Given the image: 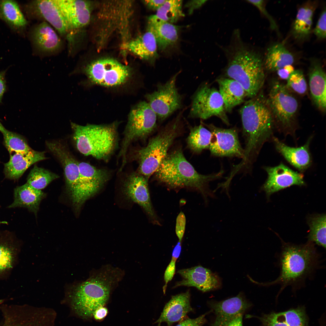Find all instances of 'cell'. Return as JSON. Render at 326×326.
Masks as SVG:
<instances>
[{
    "label": "cell",
    "mask_w": 326,
    "mask_h": 326,
    "mask_svg": "<svg viewBox=\"0 0 326 326\" xmlns=\"http://www.w3.org/2000/svg\"><path fill=\"white\" fill-rule=\"evenodd\" d=\"M222 170L208 175L198 173L185 158L181 148L168 152L154 173L159 182L173 189L192 188L200 192L206 203L208 197H216L210 190L209 184L220 178L223 174Z\"/></svg>",
    "instance_id": "6da1fadb"
},
{
    "label": "cell",
    "mask_w": 326,
    "mask_h": 326,
    "mask_svg": "<svg viewBox=\"0 0 326 326\" xmlns=\"http://www.w3.org/2000/svg\"><path fill=\"white\" fill-rule=\"evenodd\" d=\"M240 113L245 147L242 160L239 164L242 168H249L264 143L271 136L272 115L267 101L257 95L245 103Z\"/></svg>",
    "instance_id": "7a4b0ae2"
},
{
    "label": "cell",
    "mask_w": 326,
    "mask_h": 326,
    "mask_svg": "<svg viewBox=\"0 0 326 326\" xmlns=\"http://www.w3.org/2000/svg\"><path fill=\"white\" fill-rule=\"evenodd\" d=\"M319 256L315 244L308 241L300 245L283 242L280 255V274L275 280L263 284H280L277 296L287 286L300 287L318 267Z\"/></svg>",
    "instance_id": "3957f363"
},
{
    "label": "cell",
    "mask_w": 326,
    "mask_h": 326,
    "mask_svg": "<svg viewBox=\"0 0 326 326\" xmlns=\"http://www.w3.org/2000/svg\"><path fill=\"white\" fill-rule=\"evenodd\" d=\"M236 32L232 44L226 50L229 57L226 73L229 78L240 84L247 97L251 98L257 95L264 82L263 62L260 55L244 43Z\"/></svg>",
    "instance_id": "277c9868"
},
{
    "label": "cell",
    "mask_w": 326,
    "mask_h": 326,
    "mask_svg": "<svg viewBox=\"0 0 326 326\" xmlns=\"http://www.w3.org/2000/svg\"><path fill=\"white\" fill-rule=\"evenodd\" d=\"M122 273L118 268L108 267L76 286L71 294L72 305L76 313L83 318L92 317L97 309L106 304Z\"/></svg>",
    "instance_id": "5b68a950"
},
{
    "label": "cell",
    "mask_w": 326,
    "mask_h": 326,
    "mask_svg": "<svg viewBox=\"0 0 326 326\" xmlns=\"http://www.w3.org/2000/svg\"><path fill=\"white\" fill-rule=\"evenodd\" d=\"M73 138L82 154L107 161L117 147V124H88L82 126L71 123Z\"/></svg>",
    "instance_id": "8992f818"
},
{
    "label": "cell",
    "mask_w": 326,
    "mask_h": 326,
    "mask_svg": "<svg viewBox=\"0 0 326 326\" xmlns=\"http://www.w3.org/2000/svg\"><path fill=\"white\" fill-rule=\"evenodd\" d=\"M183 111L151 138L146 146L138 149L135 152L139 164L137 172L147 179L155 173L174 140L181 133Z\"/></svg>",
    "instance_id": "52a82bcc"
},
{
    "label": "cell",
    "mask_w": 326,
    "mask_h": 326,
    "mask_svg": "<svg viewBox=\"0 0 326 326\" xmlns=\"http://www.w3.org/2000/svg\"><path fill=\"white\" fill-rule=\"evenodd\" d=\"M81 73L86 76L89 82L108 87L123 85L132 74L128 66L108 58L94 61L85 65H78L70 75Z\"/></svg>",
    "instance_id": "ba28073f"
},
{
    "label": "cell",
    "mask_w": 326,
    "mask_h": 326,
    "mask_svg": "<svg viewBox=\"0 0 326 326\" xmlns=\"http://www.w3.org/2000/svg\"><path fill=\"white\" fill-rule=\"evenodd\" d=\"M157 115L147 102H139L131 110L124 130V136L118 158L122 159L120 168L123 169L126 162L128 148L133 142L145 139L157 128Z\"/></svg>",
    "instance_id": "9c48e42d"
},
{
    "label": "cell",
    "mask_w": 326,
    "mask_h": 326,
    "mask_svg": "<svg viewBox=\"0 0 326 326\" xmlns=\"http://www.w3.org/2000/svg\"><path fill=\"white\" fill-rule=\"evenodd\" d=\"M226 112L219 91L207 84L199 87L192 97L189 114L191 118L206 120L216 116L229 125Z\"/></svg>",
    "instance_id": "30bf717a"
},
{
    "label": "cell",
    "mask_w": 326,
    "mask_h": 326,
    "mask_svg": "<svg viewBox=\"0 0 326 326\" xmlns=\"http://www.w3.org/2000/svg\"><path fill=\"white\" fill-rule=\"evenodd\" d=\"M180 72L173 75L165 83H158L155 90L145 96L159 122H162L182 107V97L176 85Z\"/></svg>",
    "instance_id": "8fae6325"
},
{
    "label": "cell",
    "mask_w": 326,
    "mask_h": 326,
    "mask_svg": "<svg viewBox=\"0 0 326 326\" xmlns=\"http://www.w3.org/2000/svg\"><path fill=\"white\" fill-rule=\"evenodd\" d=\"M267 101L272 115L282 125L290 126L297 112L298 103L286 86L278 81L273 82Z\"/></svg>",
    "instance_id": "7c38bea8"
},
{
    "label": "cell",
    "mask_w": 326,
    "mask_h": 326,
    "mask_svg": "<svg viewBox=\"0 0 326 326\" xmlns=\"http://www.w3.org/2000/svg\"><path fill=\"white\" fill-rule=\"evenodd\" d=\"M79 177L77 200L75 208L79 209L85 202L95 195L108 180L109 172L84 162L78 163Z\"/></svg>",
    "instance_id": "4fadbf2b"
},
{
    "label": "cell",
    "mask_w": 326,
    "mask_h": 326,
    "mask_svg": "<svg viewBox=\"0 0 326 326\" xmlns=\"http://www.w3.org/2000/svg\"><path fill=\"white\" fill-rule=\"evenodd\" d=\"M206 126L212 135L209 149L211 155L218 157L243 158L244 149L240 144L236 128H222L212 124Z\"/></svg>",
    "instance_id": "5bb4252c"
},
{
    "label": "cell",
    "mask_w": 326,
    "mask_h": 326,
    "mask_svg": "<svg viewBox=\"0 0 326 326\" xmlns=\"http://www.w3.org/2000/svg\"><path fill=\"white\" fill-rule=\"evenodd\" d=\"M148 180L138 172L132 173L124 181L123 193L128 198L143 208L153 223L159 225L151 202Z\"/></svg>",
    "instance_id": "9a60e30c"
},
{
    "label": "cell",
    "mask_w": 326,
    "mask_h": 326,
    "mask_svg": "<svg viewBox=\"0 0 326 326\" xmlns=\"http://www.w3.org/2000/svg\"><path fill=\"white\" fill-rule=\"evenodd\" d=\"M24 9L30 18L43 19L61 35H68L70 31L56 0L32 1L25 5Z\"/></svg>",
    "instance_id": "2e32d148"
},
{
    "label": "cell",
    "mask_w": 326,
    "mask_h": 326,
    "mask_svg": "<svg viewBox=\"0 0 326 326\" xmlns=\"http://www.w3.org/2000/svg\"><path fill=\"white\" fill-rule=\"evenodd\" d=\"M46 143L50 150L57 158L62 166L68 193L75 207L78 197L79 177L78 162L60 143L48 142Z\"/></svg>",
    "instance_id": "e0dca14e"
},
{
    "label": "cell",
    "mask_w": 326,
    "mask_h": 326,
    "mask_svg": "<svg viewBox=\"0 0 326 326\" xmlns=\"http://www.w3.org/2000/svg\"><path fill=\"white\" fill-rule=\"evenodd\" d=\"M267 179L262 186L267 196L280 190L293 185H304L303 176L295 171L283 163L274 167H265Z\"/></svg>",
    "instance_id": "ac0fdd59"
},
{
    "label": "cell",
    "mask_w": 326,
    "mask_h": 326,
    "mask_svg": "<svg viewBox=\"0 0 326 326\" xmlns=\"http://www.w3.org/2000/svg\"><path fill=\"white\" fill-rule=\"evenodd\" d=\"M177 273L182 279L176 283L174 288L182 286H193L206 292L218 289L222 286L221 280L217 275L201 266L181 269Z\"/></svg>",
    "instance_id": "d6986e66"
},
{
    "label": "cell",
    "mask_w": 326,
    "mask_h": 326,
    "mask_svg": "<svg viewBox=\"0 0 326 326\" xmlns=\"http://www.w3.org/2000/svg\"><path fill=\"white\" fill-rule=\"evenodd\" d=\"M70 31L82 28L89 22L91 7L89 2L81 0H56Z\"/></svg>",
    "instance_id": "ffe728a7"
},
{
    "label": "cell",
    "mask_w": 326,
    "mask_h": 326,
    "mask_svg": "<svg viewBox=\"0 0 326 326\" xmlns=\"http://www.w3.org/2000/svg\"><path fill=\"white\" fill-rule=\"evenodd\" d=\"M193 311L190 304V294L189 290L172 296L166 304L160 317L155 323L160 325L165 322L168 326L174 323L180 322L188 313Z\"/></svg>",
    "instance_id": "44dd1931"
},
{
    "label": "cell",
    "mask_w": 326,
    "mask_h": 326,
    "mask_svg": "<svg viewBox=\"0 0 326 326\" xmlns=\"http://www.w3.org/2000/svg\"><path fill=\"white\" fill-rule=\"evenodd\" d=\"M4 311L0 326H45L43 316L38 309L28 307H9Z\"/></svg>",
    "instance_id": "7402d4cb"
},
{
    "label": "cell",
    "mask_w": 326,
    "mask_h": 326,
    "mask_svg": "<svg viewBox=\"0 0 326 326\" xmlns=\"http://www.w3.org/2000/svg\"><path fill=\"white\" fill-rule=\"evenodd\" d=\"M30 37L34 47L41 53H54L61 47L60 39L50 25L45 21L34 27Z\"/></svg>",
    "instance_id": "603a6c76"
},
{
    "label": "cell",
    "mask_w": 326,
    "mask_h": 326,
    "mask_svg": "<svg viewBox=\"0 0 326 326\" xmlns=\"http://www.w3.org/2000/svg\"><path fill=\"white\" fill-rule=\"evenodd\" d=\"M210 306L216 315L214 321L221 322L243 313L251 306L243 292L236 296L221 301L211 302Z\"/></svg>",
    "instance_id": "cb8c5ba5"
},
{
    "label": "cell",
    "mask_w": 326,
    "mask_h": 326,
    "mask_svg": "<svg viewBox=\"0 0 326 326\" xmlns=\"http://www.w3.org/2000/svg\"><path fill=\"white\" fill-rule=\"evenodd\" d=\"M46 158L44 152L33 149L27 154L14 153L10 155L9 161L5 164V175L9 179H18L32 165Z\"/></svg>",
    "instance_id": "d4e9b609"
},
{
    "label": "cell",
    "mask_w": 326,
    "mask_h": 326,
    "mask_svg": "<svg viewBox=\"0 0 326 326\" xmlns=\"http://www.w3.org/2000/svg\"><path fill=\"white\" fill-rule=\"evenodd\" d=\"M147 29L153 33L157 47L161 51L173 45L178 39V27L158 18L155 15L149 18Z\"/></svg>",
    "instance_id": "484cf974"
},
{
    "label": "cell",
    "mask_w": 326,
    "mask_h": 326,
    "mask_svg": "<svg viewBox=\"0 0 326 326\" xmlns=\"http://www.w3.org/2000/svg\"><path fill=\"white\" fill-rule=\"evenodd\" d=\"M326 76L325 72L318 61L311 62L309 74V85L312 100L322 111L326 107Z\"/></svg>",
    "instance_id": "4316f807"
},
{
    "label": "cell",
    "mask_w": 326,
    "mask_h": 326,
    "mask_svg": "<svg viewBox=\"0 0 326 326\" xmlns=\"http://www.w3.org/2000/svg\"><path fill=\"white\" fill-rule=\"evenodd\" d=\"M123 46L129 52L152 63L158 56L155 38L148 29L143 34L124 43Z\"/></svg>",
    "instance_id": "83f0119b"
},
{
    "label": "cell",
    "mask_w": 326,
    "mask_h": 326,
    "mask_svg": "<svg viewBox=\"0 0 326 326\" xmlns=\"http://www.w3.org/2000/svg\"><path fill=\"white\" fill-rule=\"evenodd\" d=\"M273 140L276 149L294 167L303 171L310 166L311 163L310 139L303 146L297 148L289 146L276 138H273Z\"/></svg>",
    "instance_id": "f1b7e54d"
},
{
    "label": "cell",
    "mask_w": 326,
    "mask_h": 326,
    "mask_svg": "<svg viewBox=\"0 0 326 326\" xmlns=\"http://www.w3.org/2000/svg\"><path fill=\"white\" fill-rule=\"evenodd\" d=\"M46 196L41 190L36 189L26 183L14 189V201L8 207L26 208L36 215L40 202Z\"/></svg>",
    "instance_id": "f546056e"
},
{
    "label": "cell",
    "mask_w": 326,
    "mask_h": 326,
    "mask_svg": "<svg viewBox=\"0 0 326 326\" xmlns=\"http://www.w3.org/2000/svg\"><path fill=\"white\" fill-rule=\"evenodd\" d=\"M219 92L222 99L226 112H229L241 103L247 97L242 86L235 80L221 78L217 79Z\"/></svg>",
    "instance_id": "4dcf8cb0"
},
{
    "label": "cell",
    "mask_w": 326,
    "mask_h": 326,
    "mask_svg": "<svg viewBox=\"0 0 326 326\" xmlns=\"http://www.w3.org/2000/svg\"><path fill=\"white\" fill-rule=\"evenodd\" d=\"M0 20L18 34L23 32L28 23L18 3L14 0H0Z\"/></svg>",
    "instance_id": "1f68e13d"
},
{
    "label": "cell",
    "mask_w": 326,
    "mask_h": 326,
    "mask_svg": "<svg viewBox=\"0 0 326 326\" xmlns=\"http://www.w3.org/2000/svg\"><path fill=\"white\" fill-rule=\"evenodd\" d=\"M294 57L282 43H277L267 49L263 63L265 67L270 71H277L288 65H292Z\"/></svg>",
    "instance_id": "d6a6232c"
},
{
    "label": "cell",
    "mask_w": 326,
    "mask_h": 326,
    "mask_svg": "<svg viewBox=\"0 0 326 326\" xmlns=\"http://www.w3.org/2000/svg\"><path fill=\"white\" fill-rule=\"evenodd\" d=\"M315 7L314 3L309 2L299 8L292 29V34L295 38L302 40L309 36L312 27Z\"/></svg>",
    "instance_id": "836d02e7"
},
{
    "label": "cell",
    "mask_w": 326,
    "mask_h": 326,
    "mask_svg": "<svg viewBox=\"0 0 326 326\" xmlns=\"http://www.w3.org/2000/svg\"><path fill=\"white\" fill-rule=\"evenodd\" d=\"M190 132L187 139L188 147L197 153L209 149L212 138L211 132L202 124L190 127Z\"/></svg>",
    "instance_id": "e575fe53"
},
{
    "label": "cell",
    "mask_w": 326,
    "mask_h": 326,
    "mask_svg": "<svg viewBox=\"0 0 326 326\" xmlns=\"http://www.w3.org/2000/svg\"><path fill=\"white\" fill-rule=\"evenodd\" d=\"M310 227L308 241L326 248V215H314L309 217Z\"/></svg>",
    "instance_id": "d590c367"
},
{
    "label": "cell",
    "mask_w": 326,
    "mask_h": 326,
    "mask_svg": "<svg viewBox=\"0 0 326 326\" xmlns=\"http://www.w3.org/2000/svg\"><path fill=\"white\" fill-rule=\"evenodd\" d=\"M182 5V0H166L155 15L161 20L173 24L184 16Z\"/></svg>",
    "instance_id": "8d00e7d4"
},
{
    "label": "cell",
    "mask_w": 326,
    "mask_h": 326,
    "mask_svg": "<svg viewBox=\"0 0 326 326\" xmlns=\"http://www.w3.org/2000/svg\"><path fill=\"white\" fill-rule=\"evenodd\" d=\"M59 177L56 174L35 165L28 176L26 183L36 189L41 190Z\"/></svg>",
    "instance_id": "74e56055"
},
{
    "label": "cell",
    "mask_w": 326,
    "mask_h": 326,
    "mask_svg": "<svg viewBox=\"0 0 326 326\" xmlns=\"http://www.w3.org/2000/svg\"><path fill=\"white\" fill-rule=\"evenodd\" d=\"M0 131L2 134L5 145L10 153L27 154L32 149L21 136L7 130L0 122Z\"/></svg>",
    "instance_id": "f35d334b"
},
{
    "label": "cell",
    "mask_w": 326,
    "mask_h": 326,
    "mask_svg": "<svg viewBox=\"0 0 326 326\" xmlns=\"http://www.w3.org/2000/svg\"><path fill=\"white\" fill-rule=\"evenodd\" d=\"M279 313L288 326H308L307 317L303 307L290 309Z\"/></svg>",
    "instance_id": "ab89813d"
},
{
    "label": "cell",
    "mask_w": 326,
    "mask_h": 326,
    "mask_svg": "<svg viewBox=\"0 0 326 326\" xmlns=\"http://www.w3.org/2000/svg\"><path fill=\"white\" fill-rule=\"evenodd\" d=\"M286 86L294 92L303 94L307 90V84L303 72L300 70H296L291 74L287 80Z\"/></svg>",
    "instance_id": "60d3db41"
},
{
    "label": "cell",
    "mask_w": 326,
    "mask_h": 326,
    "mask_svg": "<svg viewBox=\"0 0 326 326\" xmlns=\"http://www.w3.org/2000/svg\"><path fill=\"white\" fill-rule=\"evenodd\" d=\"M14 251L12 248L4 244H0V274L12 267Z\"/></svg>",
    "instance_id": "b9f144b4"
},
{
    "label": "cell",
    "mask_w": 326,
    "mask_h": 326,
    "mask_svg": "<svg viewBox=\"0 0 326 326\" xmlns=\"http://www.w3.org/2000/svg\"><path fill=\"white\" fill-rule=\"evenodd\" d=\"M259 319L263 326H288L279 313L265 314Z\"/></svg>",
    "instance_id": "7bdbcfd3"
},
{
    "label": "cell",
    "mask_w": 326,
    "mask_h": 326,
    "mask_svg": "<svg viewBox=\"0 0 326 326\" xmlns=\"http://www.w3.org/2000/svg\"><path fill=\"white\" fill-rule=\"evenodd\" d=\"M246 1L256 7L268 20L270 24L271 28L273 30H277V24L272 16L267 12L266 8L265 1L262 0H247Z\"/></svg>",
    "instance_id": "ee69618b"
},
{
    "label": "cell",
    "mask_w": 326,
    "mask_h": 326,
    "mask_svg": "<svg viewBox=\"0 0 326 326\" xmlns=\"http://www.w3.org/2000/svg\"><path fill=\"white\" fill-rule=\"evenodd\" d=\"M326 11L325 8L322 11L313 30L315 35L319 39H324L326 38Z\"/></svg>",
    "instance_id": "f6af8a7d"
},
{
    "label": "cell",
    "mask_w": 326,
    "mask_h": 326,
    "mask_svg": "<svg viewBox=\"0 0 326 326\" xmlns=\"http://www.w3.org/2000/svg\"><path fill=\"white\" fill-rule=\"evenodd\" d=\"M186 225V218L184 213L181 212L176 220L175 232L179 241H181L184 236Z\"/></svg>",
    "instance_id": "bcb514c9"
},
{
    "label": "cell",
    "mask_w": 326,
    "mask_h": 326,
    "mask_svg": "<svg viewBox=\"0 0 326 326\" xmlns=\"http://www.w3.org/2000/svg\"><path fill=\"white\" fill-rule=\"evenodd\" d=\"M176 261L171 259L165 271L164 275L165 284L163 287V290L164 294L166 292L168 283L172 280L175 274Z\"/></svg>",
    "instance_id": "7dc6e473"
},
{
    "label": "cell",
    "mask_w": 326,
    "mask_h": 326,
    "mask_svg": "<svg viewBox=\"0 0 326 326\" xmlns=\"http://www.w3.org/2000/svg\"><path fill=\"white\" fill-rule=\"evenodd\" d=\"M205 314L195 318H187L180 322L176 326H202L206 322Z\"/></svg>",
    "instance_id": "c3c4849f"
},
{
    "label": "cell",
    "mask_w": 326,
    "mask_h": 326,
    "mask_svg": "<svg viewBox=\"0 0 326 326\" xmlns=\"http://www.w3.org/2000/svg\"><path fill=\"white\" fill-rule=\"evenodd\" d=\"M242 316L243 314H239L225 321L220 322H214L211 326H243Z\"/></svg>",
    "instance_id": "681fc988"
},
{
    "label": "cell",
    "mask_w": 326,
    "mask_h": 326,
    "mask_svg": "<svg viewBox=\"0 0 326 326\" xmlns=\"http://www.w3.org/2000/svg\"><path fill=\"white\" fill-rule=\"evenodd\" d=\"M294 70L292 65H288L279 69L276 71L280 78L287 80Z\"/></svg>",
    "instance_id": "f907efd6"
},
{
    "label": "cell",
    "mask_w": 326,
    "mask_h": 326,
    "mask_svg": "<svg viewBox=\"0 0 326 326\" xmlns=\"http://www.w3.org/2000/svg\"><path fill=\"white\" fill-rule=\"evenodd\" d=\"M207 1L206 0H192L189 1L186 5V7L188 8L189 14H191L194 10L199 8Z\"/></svg>",
    "instance_id": "816d5d0a"
},
{
    "label": "cell",
    "mask_w": 326,
    "mask_h": 326,
    "mask_svg": "<svg viewBox=\"0 0 326 326\" xmlns=\"http://www.w3.org/2000/svg\"><path fill=\"white\" fill-rule=\"evenodd\" d=\"M166 0H147L143 2L150 9L157 11L165 2Z\"/></svg>",
    "instance_id": "f5cc1de1"
},
{
    "label": "cell",
    "mask_w": 326,
    "mask_h": 326,
    "mask_svg": "<svg viewBox=\"0 0 326 326\" xmlns=\"http://www.w3.org/2000/svg\"><path fill=\"white\" fill-rule=\"evenodd\" d=\"M5 73L6 71L0 72V102L6 90Z\"/></svg>",
    "instance_id": "db71d44e"
},
{
    "label": "cell",
    "mask_w": 326,
    "mask_h": 326,
    "mask_svg": "<svg viewBox=\"0 0 326 326\" xmlns=\"http://www.w3.org/2000/svg\"><path fill=\"white\" fill-rule=\"evenodd\" d=\"M107 313V309L104 307H101L97 309L94 312L93 316L97 320L104 318Z\"/></svg>",
    "instance_id": "11a10c76"
},
{
    "label": "cell",
    "mask_w": 326,
    "mask_h": 326,
    "mask_svg": "<svg viewBox=\"0 0 326 326\" xmlns=\"http://www.w3.org/2000/svg\"><path fill=\"white\" fill-rule=\"evenodd\" d=\"M181 250V241H178L173 250L171 259L176 260L179 257Z\"/></svg>",
    "instance_id": "9f6ffc18"
},
{
    "label": "cell",
    "mask_w": 326,
    "mask_h": 326,
    "mask_svg": "<svg viewBox=\"0 0 326 326\" xmlns=\"http://www.w3.org/2000/svg\"><path fill=\"white\" fill-rule=\"evenodd\" d=\"M7 223V222H5V221H0V225L1 224H6V223Z\"/></svg>",
    "instance_id": "6f0895ef"
},
{
    "label": "cell",
    "mask_w": 326,
    "mask_h": 326,
    "mask_svg": "<svg viewBox=\"0 0 326 326\" xmlns=\"http://www.w3.org/2000/svg\"><path fill=\"white\" fill-rule=\"evenodd\" d=\"M161 326L160 325V326Z\"/></svg>",
    "instance_id": "680465c9"
}]
</instances>
